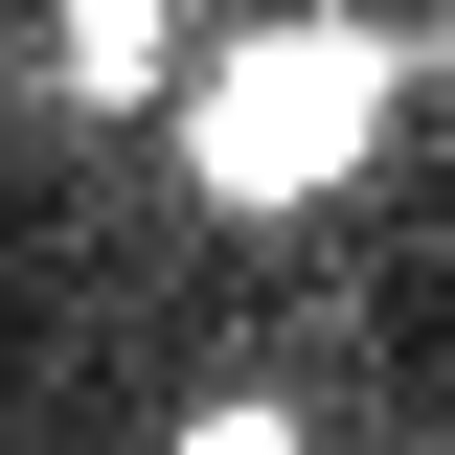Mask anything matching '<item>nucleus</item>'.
I'll return each instance as SVG.
<instances>
[{"instance_id":"f03ea898","label":"nucleus","mask_w":455,"mask_h":455,"mask_svg":"<svg viewBox=\"0 0 455 455\" xmlns=\"http://www.w3.org/2000/svg\"><path fill=\"white\" fill-rule=\"evenodd\" d=\"M182 46H205L182 0H46V92H68V114H160Z\"/></svg>"},{"instance_id":"f257e3e1","label":"nucleus","mask_w":455,"mask_h":455,"mask_svg":"<svg viewBox=\"0 0 455 455\" xmlns=\"http://www.w3.org/2000/svg\"><path fill=\"white\" fill-rule=\"evenodd\" d=\"M410 23H364V0H251L228 46H182V92H160V137H182V182H205L228 228H296V205H341V182L410 137Z\"/></svg>"},{"instance_id":"7ed1b4c3","label":"nucleus","mask_w":455,"mask_h":455,"mask_svg":"<svg viewBox=\"0 0 455 455\" xmlns=\"http://www.w3.org/2000/svg\"><path fill=\"white\" fill-rule=\"evenodd\" d=\"M160 455H319V433H296V410H274V387H205V410H182V433H160Z\"/></svg>"}]
</instances>
